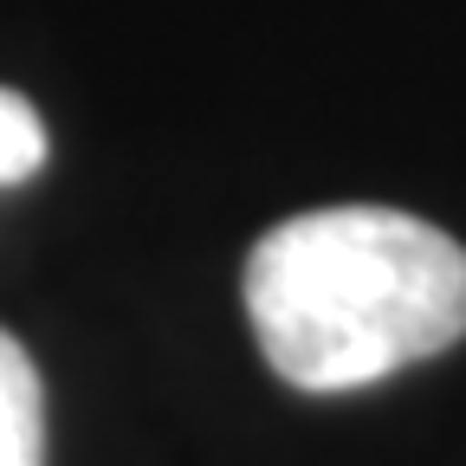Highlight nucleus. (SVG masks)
Masks as SVG:
<instances>
[{
  "label": "nucleus",
  "mask_w": 466,
  "mask_h": 466,
  "mask_svg": "<svg viewBox=\"0 0 466 466\" xmlns=\"http://www.w3.org/2000/svg\"><path fill=\"white\" fill-rule=\"evenodd\" d=\"M0 466H46V389L7 330H0Z\"/></svg>",
  "instance_id": "obj_2"
},
{
  "label": "nucleus",
  "mask_w": 466,
  "mask_h": 466,
  "mask_svg": "<svg viewBox=\"0 0 466 466\" xmlns=\"http://www.w3.org/2000/svg\"><path fill=\"white\" fill-rule=\"evenodd\" d=\"M247 318L291 389H363L466 337V247L370 201L291 214L247 259Z\"/></svg>",
  "instance_id": "obj_1"
},
{
  "label": "nucleus",
  "mask_w": 466,
  "mask_h": 466,
  "mask_svg": "<svg viewBox=\"0 0 466 466\" xmlns=\"http://www.w3.org/2000/svg\"><path fill=\"white\" fill-rule=\"evenodd\" d=\"M39 162H46V124H39V110L20 91L0 85V188L39 175Z\"/></svg>",
  "instance_id": "obj_3"
}]
</instances>
